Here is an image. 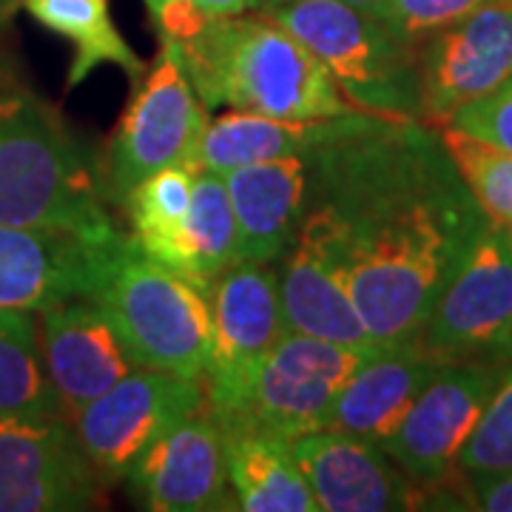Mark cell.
Instances as JSON below:
<instances>
[{
  "instance_id": "obj_1",
  "label": "cell",
  "mask_w": 512,
  "mask_h": 512,
  "mask_svg": "<svg viewBox=\"0 0 512 512\" xmlns=\"http://www.w3.org/2000/svg\"><path fill=\"white\" fill-rule=\"evenodd\" d=\"M376 345L419 342L447 279L487 225L424 120L353 111L316 148V197Z\"/></svg>"
},
{
  "instance_id": "obj_2",
  "label": "cell",
  "mask_w": 512,
  "mask_h": 512,
  "mask_svg": "<svg viewBox=\"0 0 512 512\" xmlns=\"http://www.w3.org/2000/svg\"><path fill=\"white\" fill-rule=\"evenodd\" d=\"M177 49L208 111L239 109L293 120L356 111L311 49L268 12L211 18Z\"/></svg>"
},
{
  "instance_id": "obj_3",
  "label": "cell",
  "mask_w": 512,
  "mask_h": 512,
  "mask_svg": "<svg viewBox=\"0 0 512 512\" xmlns=\"http://www.w3.org/2000/svg\"><path fill=\"white\" fill-rule=\"evenodd\" d=\"M0 225L114 237L100 163L35 92L0 83Z\"/></svg>"
},
{
  "instance_id": "obj_4",
  "label": "cell",
  "mask_w": 512,
  "mask_h": 512,
  "mask_svg": "<svg viewBox=\"0 0 512 512\" xmlns=\"http://www.w3.org/2000/svg\"><path fill=\"white\" fill-rule=\"evenodd\" d=\"M268 15L325 66L356 111L421 120L419 46L342 0H288Z\"/></svg>"
},
{
  "instance_id": "obj_5",
  "label": "cell",
  "mask_w": 512,
  "mask_h": 512,
  "mask_svg": "<svg viewBox=\"0 0 512 512\" xmlns=\"http://www.w3.org/2000/svg\"><path fill=\"white\" fill-rule=\"evenodd\" d=\"M94 296L134 365L202 382L211 350V305L200 285L128 242Z\"/></svg>"
},
{
  "instance_id": "obj_6",
  "label": "cell",
  "mask_w": 512,
  "mask_h": 512,
  "mask_svg": "<svg viewBox=\"0 0 512 512\" xmlns=\"http://www.w3.org/2000/svg\"><path fill=\"white\" fill-rule=\"evenodd\" d=\"M379 350L382 345L353 348L288 330L259 362L237 407L214 421L220 430H254L288 441L322 430L342 387Z\"/></svg>"
},
{
  "instance_id": "obj_7",
  "label": "cell",
  "mask_w": 512,
  "mask_h": 512,
  "mask_svg": "<svg viewBox=\"0 0 512 512\" xmlns=\"http://www.w3.org/2000/svg\"><path fill=\"white\" fill-rule=\"evenodd\" d=\"M205 126L208 109L185 74L180 49L163 43L103 154L100 185L106 202L123 205L128 191L160 168L194 165Z\"/></svg>"
},
{
  "instance_id": "obj_8",
  "label": "cell",
  "mask_w": 512,
  "mask_h": 512,
  "mask_svg": "<svg viewBox=\"0 0 512 512\" xmlns=\"http://www.w3.org/2000/svg\"><path fill=\"white\" fill-rule=\"evenodd\" d=\"M512 228L487 222L439 293L419 342L441 362L507 365Z\"/></svg>"
},
{
  "instance_id": "obj_9",
  "label": "cell",
  "mask_w": 512,
  "mask_h": 512,
  "mask_svg": "<svg viewBox=\"0 0 512 512\" xmlns=\"http://www.w3.org/2000/svg\"><path fill=\"white\" fill-rule=\"evenodd\" d=\"M205 404L200 379L134 367L72 416L74 433L100 481H120L151 444Z\"/></svg>"
},
{
  "instance_id": "obj_10",
  "label": "cell",
  "mask_w": 512,
  "mask_h": 512,
  "mask_svg": "<svg viewBox=\"0 0 512 512\" xmlns=\"http://www.w3.org/2000/svg\"><path fill=\"white\" fill-rule=\"evenodd\" d=\"M208 305L211 350L202 373V410L220 419L237 407L259 362L288 333L279 274L271 262H237L211 282Z\"/></svg>"
},
{
  "instance_id": "obj_11",
  "label": "cell",
  "mask_w": 512,
  "mask_h": 512,
  "mask_svg": "<svg viewBox=\"0 0 512 512\" xmlns=\"http://www.w3.org/2000/svg\"><path fill=\"white\" fill-rule=\"evenodd\" d=\"M100 484L72 421L0 413V512L92 510Z\"/></svg>"
},
{
  "instance_id": "obj_12",
  "label": "cell",
  "mask_w": 512,
  "mask_h": 512,
  "mask_svg": "<svg viewBox=\"0 0 512 512\" xmlns=\"http://www.w3.org/2000/svg\"><path fill=\"white\" fill-rule=\"evenodd\" d=\"M512 77V0H490L419 43L421 120L447 126L453 114Z\"/></svg>"
},
{
  "instance_id": "obj_13",
  "label": "cell",
  "mask_w": 512,
  "mask_h": 512,
  "mask_svg": "<svg viewBox=\"0 0 512 512\" xmlns=\"http://www.w3.org/2000/svg\"><path fill=\"white\" fill-rule=\"evenodd\" d=\"M498 367L447 362L424 384L382 450L419 487L447 481L493 393Z\"/></svg>"
},
{
  "instance_id": "obj_14",
  "label": "cell",
  "mask_w": 512,
  "mask_h": 512,
  "mask_svg": "<svg viewBox=\"0 0 512 512\" xmlns=\"http://www.w3.org/2000/svg\"><path fill=\"white\" fill-rule=\"evenodd\" d=\"M131 237H86L63 228L0 225V308L43 311L94 293Z\"/></svg>"
},
{
  "instance_id": "obj_15",
  "label": "cell",
  "mask_w": 512,
  "mask_h": 512,
  "mask_svg": "<svg viewBox=\"0 0 512 512\" xmlns=\"http://www.w3.org/2000/svg\"><path fill=\"white\" fill-rule=\"evenodd\" d=\"M279 302L285 328L291 333H308L353 348L376 345L353 305L328 217L316 205H311L288 251L282 254Z\"/></svg>"
},
{
  "instance_id": "obj_16",
  "label": "cell",
  "mask_w": 512,
  "mask_h": 512,
  "mask_svg": "<svg viewBox=\"0 0 512 512\" xmlns=\"http://www.w3.org/2000/svg\"><path fill=\"white\" fill-rule=\"evenodd\" d=\"M126 481L143 510H234L222 430L205 410L151 444L128 470Z\"/></svg>"
},
{
  "instance_id": "obj_17",
  "label": "cell",
  "mask_w": 512,
  "mask_h": 512,
  "mask_svg": "<svg viewBox=\"0 0 512 512\" xmlns=\"http://www.w3.org/2000/svg\"><path fill=\"white\" fill-rule=\"evenodd\" d=\"M37 322L46 373L69 419L137 367L94 293L60 299L37 311Z\"/></svg>"
},
{
  "instance_id": "obj_18",
  "label": "cell",
  "mask_w": 512,
  "mask_h": 512,
  "mask_svg": "<svg viewBox=\"0 0 512 512\" xmlns=\"http://www.w3.org/2000/svg\"><path fill=\"white\" fill-rule=\"evenodd\" d=\"M291 450L311 484L319 512L413 510L416 481L373 441L313 430L291 439Z\"/></svg>"
},
{
  "instance_id": "obj_19",
  "label": "cell",
  "mask_w": 512,
  "mask_h": 512,
  "mask_svg": "<svg viewBox=\"0 0 512 512\" xmlns=\"http://www.w3.org/2000/svg\"><path fill=\"white\" fill-rule=\"evenodd\" d=\"M316 148L222 174L237 217V262H274L288 251L316 197Z\"/></svg>"
},
{
  "instance_id": "obj_20",
  "label": "cell",
  "mask_w": 512,
  "mask_h": 512,
  "mask_svg": "<svg viewBox=\"0 0 512 512\" xmlns=\"http://www.w3.org/2000/svg\"><path fill=\"white\" fill-rule=\"evenodd\" d=\"M441 365L447 362L436 359L421 342L382 348L350 376L330 404L322 430L350 433L382 447Z\"/></svg>"
},
{
  "instance_id": "obj_21",
  "label": "cell",
  "mask_w": 512,
  "mask_h": 512,
  "mask_svg": "<svg viewBox=\"0 0 512 512\" xmlns=\"http://www.w3.org/2000/svg\"><path fill=\"white\" fill-rule=\"evenodd\" d=\"M336 126H339V117L293 120V117L228 109L220 117L208 120L197 154H194V165L202 171L228 174L234 168L279 160L288 154L322 146L336 131Z\"/></svg>"
},
{
  "instance_id": "obj_22",
  "label": "cell",
  "mask_w": 512,
  "mask_h": 512,
  "mask_svg": "<svg viewBox=\"0 0 512 512\" xmlns=\"http://www.w3.org/2000/svg\"><path fill=\"white\" fill-rule=\"evenodd\" d=\"M222 441L234 510L319 512L291 441L254 430H222Z\"/></svg>"
},
{
  "instance_id": "obj_23",
  "label": "cell",
  "mask_w": 512,
  "mask_h": 512,
  "mask_svg": "<svg viewBox=\"0 0 512 512\" xmlns=\"http://www.w3.org/2000/svg\"><path fill=\"white\" fill-rule=\"evenodd\" d=\"M160 265L191 279L205 293L222 271L237 265V217L222 174L197 171L183 231Z\"/></svg>"
},
{
  "instance_id": "obj_24",
  "label": "cell",
  "mask_w": 512,
  "mask_h": 512,
  "mask_svg": "<svg viewBox=\"0 0 512 512\" xmlns=\"http://www.w3.org/2000/svg\"><path fill=\"white\" fill-rule=\"evenodd\" d=\"M20 6L43 29L72 40L74 60L69 66L66 89L89 80V74L103 63L123 69L131 80H143L148 69L146 60L117 32L109 15V0H20Z\"/></svg>"
},
{
  "instance_id": "obj_25",
  "label": "cell",
  "mask_w": 512,
  "mask_h": 512,
  "mask_svg": "<svg viewBox=\"0 0 512 512\" xmlns=\"http://www.w3.org/2000/svg\"><path fill=\"white\" fill-rule=\"evenodd\" d=\"M0 413L69 419L46 373L40 322L32 311L0 308Z\"/></svg>"
},
{
  "instance_id": "obj_26",
  "label": "cell",
  "mask_w": 512,
  "mask_h": 512,
  "mask_svg": "<svg viewBox=\"0 0 512 512\" xmlns=\"http://www.w3.org/2000/svg\"><path fill=\"white\" fill-rule=\"evenodd\" d=\"M197 171L200 168L191 163L168 165L148 174L143 183H137L128 191L120 208H126L128 222H131L128 237L137 245V251L163 262L177 234L183 231L191 197H194Z\"/></svg>"
},
{
  "instance_id": "obj_27",
  "label": "cell",
  "mask_w": 512,
  "mask_h": 512,
  "mask_svg": "<svg viewBox=\"0 0 512 512\" xmlns=\"http://www.w3.org/2000/svg\"><path fill=\"white\" fill-rule=\"evenodd\" d=\"M458 177L470 188L481 214L512 228V154L453 126H436Z\"/></svg>"
},
{
  "instance_id": "obj_28",
  "label": "cell",
  "mask_w": 512,
  "mask_h": 512,
  "mask_svg": "<svg viewBox=\"0 0 512 512\" xmlns=\"http://www.w3.org/2000/svg\"><path fill=\"white\" fill-rule=\"evenodd\" d=\"M458 470L467 478L512 470V362L498 370L487 407L458 456Z\"/></svg>"
},
{
  "instance_id": "obj_29",
  "label": "cell",
  "mask_w": 512,
  "mask_h": 512,
  "mask_svg": "<svg viewBox=\"0 0 512 512\" xmlns=\"http://www.w3.org/2000/svg\"><path fill=\"white\" fill-rule=\"evenodd\" d=\"M484 3L490 0H384L379 20L404 43L419 46L450 23L473 15Z\"/></svg>"
},
{
  "instance_id": "obj_30",
  "label": "cell",
  "mask_w": 512,
  "mask_h": 512,
  "mask_svg": "<svg viewBox=\"0 0 512 512\" xmlns=\"http://www.w3.org/2000/svg\"><path fill=\"white\" fill-rule=\"evenodd\" d=\"M447 126L461 128L478 140H487L512 154V77L501 89L453 114Z\"/></svg>"
},
{
  "instance_id": "obj_31",
  "label": "cell",
  "mask_w": 512,
  "mask_h": 512,
  "mask_svg": "<svg viewBox=\"0 0 512 512\" xmlns=\"http://www.w3.org/2000/svg\"><path fill=\"white\" fill-rule=\"evenodd\" d=\"M473 507L484 512H512V470L498 476L470 478Z\"/></svg>"
},
{
  "instance_id": "obj_32",
  "label": "cell",
  "mask_w": 512,
  "mask_h": 512,
  "mask_svg": "<svg viewBox=\"0 0 512 512\" xmlns=\"http://www.w3.org/2000/svg\"><path fill=\"white\" fill-rule=\"evenodd\" d=\"M194 3L211 18H231V15H242L251 9V0H194Z\"/></svg>"
},
{
  "instance_id": "obj_33",
  "label": "cell",
  "mask_w": 512,
  "mask_h": 512,
  "mask_svg": "<svg viewBox=\"0 0 512 512\" xmlns=\"http://www.w3.org/2000/svg\"><path fill=\"white\" fill-rule=\"evenodd\" d=\"M342 3H348L353 9H359V12H365L370 18H379V12H382L384 0H342Z\"/></svg>"
},
{
  "instance_id": "obj_34",
  "label": "cell",
  "mask_w": 512,
  "mask_h": 512,
  "mask_svg": "<svg viewBox=\"0 0 512 512\" xmlns=\"http://www.w3.org/2000/svg\"><path fill=\"white\" fill-rule=\"evenodd\" d=\"M18 6H20V0H0V26L15 15V9H18Z\"/></svg>"
},
{
  "instance_id": "obj_35",
  "label": "cell",
  "mask_w": 512,
  "mask_h": 512,
  "mask_svg": "<svg viewBox=\"0 0 512 512\" xmlns=\"http://www.w3.org/2000/svg\"><path fill=\"white\" fill-rule=\"evenodd\" d=\"M282 3H288V0H251V9H254V12H268V9L282 6Z\"/></svg>"
},
{
  "instance_id": "obj_36",
  "label": "cell",
  "mask_w": 512,
  "mask_h": 512,
  "mask_svg": "<svg viewBox=\"0 0 512 512\" xmlns=\"http://www.w3.org/2000/svg\"><path fill=\"white\" fill-rule=\"evenodd\" d=\"M146 3H148V9H151V15H154V12H157V9L163 6L165 0H146Z\"/></svg>"
},
{
  "instance_id": "obj_37",
  "label": "cell",
  "mask_w": 512,
  "mask_h": 512,
  "mask_svg": "<svg viewBox=\"0 0 512 512\" xmlns=\"http://www.w3.org/2000/svg\"><path fill=\"white\" fill-rule=\"evenodd\" d=\"M507 362H512V336H510V348H507Z\"/></svg>"
}]
</instances>
